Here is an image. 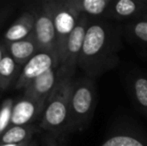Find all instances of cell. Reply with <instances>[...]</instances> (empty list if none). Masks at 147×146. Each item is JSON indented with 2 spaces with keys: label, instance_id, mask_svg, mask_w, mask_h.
Returning a JSON list of instances; mask_svg holds the SVG:
<instances>
[{
  "label": "cell",
  "instance_id": "cell-10",
  "mask_svg": "<svg viewBox=\"0 0 147 146\" xmlns=\"http://www.w3.org/2000/svg\"><path fill=\"white\" fill-rule=\"evenodd\" d=\"M35 27V16L31 13H23L5 32L4 38L12 43L23 40L32 35Z\"/></svg>",
  "mask_w": 147,
  "mask_h": 146
},
{
  "label": "cell",
  "instance_id": "cell-13",
  "mask_svg": "<svg viewBox=\"0 0 147 146\" xmlns=\"http://www.w3.org/2000/svg\"><path fill=\"white\" fill-rule=\"evenodd\" d=\"M29 127L12 126L1 135L2 144H20L25 143V140L30 136Z\"/></svg>",
  "mask_w": 147,
  "mask_h": 146
},
{
  "label": "cell",
  "instance_id": "cell-15",
  "mask_svg": "<svg viewBox=\"0 0 147 146\" xmlns=\"http://www.w3.org/2000/svg\"><path fill=\"white\" fill-rule=\"evenodd\" d=\"M102 146H143V144L129 136H115L107 140Z\"/></svg>",
  "mask_w": 147,
  "mask_h": 146
},
{
  "label": "cell",
  "instance_id": "cell-3",
  "mask_svg": "<svg viewBox=\"0 0 147 146\" xmlns=\"http://www.w3.org/2000/svg\"><path fill=\"white\" fill-rule=\"evenodd\" d=\"M53 17L56 31L59 64L61 65L65 56L68 38L78 22V11L70 5L69 2L53 1Z\"/></svg>",
  "mask_w": 147,
  "mask_h": 146
},
{
  "label": "cell",
  "instance_id": "cell-8",
  "mask_svg": "<svg viewBox=\"0 0 147 146\" xmlns=\"http://www.w3.org/2000/svg\"><path fill=\"white\" fill-rule=\"evenodd\" d=\"M107 34L102 25L94 24L87 28L80 58L89 60L96 57L106 44Z\"/></svg>",
  "mask_w": 147,
  "mask_h": 146
},
{
  "label": "cell",
  "instance_id": "cell-7",
  "mask_svg": "<svg viewBox=\"0 0 147 146\" xmlns=\"http://www.w3.org/2000/svg\"><path fill=\"white\" fill-rule=\"evenodd\" d=\"M55 69L56 68L49 69L28 84L25 87V97L43 107L58 82V76Z\"/></svg>",
  "mask_w": 147,
  "mask_h": 146
},
{
  "label": "cell",
  "instance_id": "cell-2",
  "mask_svg": "<svg viewBox=\"0 0 147 146\" xmlns=\"http://www.w3.org/2000/svg\"><path fill=\"white\" fill-rule=\"evenodd\" d=\"M34 16L35 27L33 35L38 45L39 51L51 54L59 65L56 31L53 17V1L44 2L42 10Z\"/></svg>",
  "mask_w": 147,
  "mask_h": 146
},
{
  "label": "cell",
  "instance_id": "cell-18",
  "mask_svg": "<svg viewBox=\"0 0 147 146\" xmlns=\"http://www.w3.org/2000/svg\"><path fill=\"white\" fill-rule=\"evenodd\" d=\"M11 112H12V101L7 100L4 102L2 109L0 110V132L4 130L8 124V120L10 122L11 118Z\"/></svg>",
  "mask_w": 147,
  "mask_h": 146
},
{
  "label": "cell",
  "instance_id": "cell-17",
  "mask_svg": "<svg viewBox=\"0 0 147 146\" xmlns=\"http://www.w3.org/2000/svg\"><path fill=\"white\" fill-rule=\"evenodd\" d=\"M115 10L121 16H129L136 10V4L132 0H120L115 5Z\"/></svg>",
  "mask_w": 147,
  "mask_h": 146
},
{
  "label": "cell",
  "instance_id": "cell-1",
  "mask_svg": "<svg viewBox=\"0 0 147 146\" xmlns=\"http://www.w3.org/2000/svg\"><path fill=\"white\" fill-rule=\"evenodd\" d=\"M72 86L70 79H58L52 94L47 100L41 126L44 129L60 128L69 116V102Z\"/></svg>",
  "mask_w": 147,
  "mask_h": 146
},
{
  "label": "cell",
  "instance_id": "cell-16",
  "mask_svg": "<svg viewBox=\"0 0 147 146\" xmlns=\"http://www.w3.org/2000/svg\"><path fill=\"white\" fill-rule=\"evenodd\" d=\"M135 93L137 100L143 106H147V80L139 78L135 82Z\"/></svg>",
  "mask_w": 147,
  "mask_h": 146
},
{
  "label": "cell",
  "instance_id": "cell-21",
  "mask_svg": "<svg viewBox=\"0 0 147 146\" xmlns=\"http://www.w3.org/2000/svg\"><path fill=\"white\" fill-rule=\"evenodd\" d=\"M3 56H4V49L0 46V63H1V60H2V58H3Z\"/></svg>",
  "mask_w": 147,
  "mask_h": 146
},
{
  "label": "cell",
  "instance_id": "cell-20",
  "mask_svg": "<svg viewBox=\"0 0 147 146\" xmlns=\"http://www.w3.org/2000/svg\"><path fill=\"white\" fill-rule=\"evenodd\" d=\"M0 146H26V142L20 143V144H1Z\"/></svg>",
  "mask_w": 147,
  "mask_h": 146
},
{
  "label": "cell",
  "instance_id": "cell-9",
  "mask_svg": "<svg viewBox=\"0 0 147 146\" xmlns=\"http://www.w3.org/2000/svg\"><path fill=\"white\" fill-rule=\"evenodd\" d=\"M42 109L38 103L25 97L13 105L10 123L13 126H23L34 120Z\"/></svg>",
  "mask_w": 147,
  "mask_h": 146
},
{
  "label": "cell",
  "instance_id": "cell-4",
  "mask_svg": "<svg viewBox=\"0 0 147 146\" xmlns=\"http://www.w3.org/2000/svg\"><path fill=\"white\" fill-rule=\"evenodd\" d=\"M86 31H87L86 19L83 17L78 20L75 28L68 38L65 56H64L63 62L61 63V68L57 73L58 79H69L70 76L73 74L76 62L81 54Z\"/></svg>",
  "mask_w": 147,
  "mask_h": 146
},
{
  "label": "cell",
  "instance_id": "cell-14",
  "mask_svg": "<svg viewBox=\"0 0 147 146\" xmlns=\"http://www.w3.org/2000/svg\"><path fill=\"white\" fill-rule=\"evenodd\" d=\"M108 3V0H84L81 2L69 1L70 5L78 12L80 10H83V11L87 12L89 14H93V15H98V14L102 13Z\"/></svg>",
  "mask_w": 147,
  "mask_h": 146
},
{
  "label": "cell",
  "instance_id": "cell-6",
  "mask_svg": "<svg viewBox=\"0 0 147 146\" xmlns=\"http://www.w3.org/2000/svg\"><path fill=\"white\" fill-rule=\"evenodd\" d=\"M58 63L51 54L43 51H38L25 63L20 76L16 83V88L26 87L29 83L48 71L51 68H56Z\"/></svg>",
  "mask_w": 147,
  "mask_h": 146
},
{
  "label": "cell",
  "instance_id": "cell-11",
  "mask_svg": "<svg viewBox=\"0 0 147 146\" xmlns=\"http://www.w3.org/2000/svg\"><path fill=\"white\" fill-rule=\"evenodd\" d=\"M37 50L39 51V48L33 34L26 39L9 44L10 55L18 64H23L26 61L28 62L31 57L37 53Z\"/></svg>",
  "mask_w": 147,
  "mask_h": 146
},
{
  "label": "cell",
  "instance_id": "cell-12",
  "mask_svg": "<svg viewBox=\"0 0 147 146\" xmlns=\"http://www.w3.org/2000/svg\"><path fill=\"white\" fill-rule=\"evenodd\" d=\"M18 63L11 55L4 54L0 63V88L5 89L10 85L15 73L17 72Z\"/></svg>",
  "mask_w": 147,
  "mask_h": 146
},
{
  "label": "cell",
  "instance_id": "cell-19",
  "mask_svg": "<svg viewBox=\"0 0 147 146\" xmlns=\"http://www.w3.org/2000/svg\"><path fill=\"white\" fill-rule=\"evenodd\" d=\"M135 34L141 40L147 42V22H139L135 26Z\"/></svg>",
  "mask_w": 147,
  "mask_h": 146
},
{
  "label": "cell",
  "instance_id": "cell-5",
  "mask_svg": "<svg viewBox=\"0 0 147 146\" xmlns=\"http://www.w3.org/2000/svg\"><path fill=\"white\" fill-rule=\"evenodd\" d=\"M94 104L93 87L88 83H82L72 87L69 102V118L76 124L81 123L90 116Z\"/></svg>",
  "mask_w": 147,
  "mask_h": 146
}]
</instances>
